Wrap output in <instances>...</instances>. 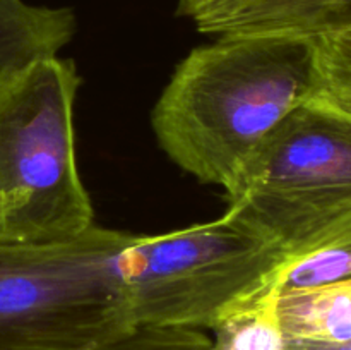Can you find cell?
I'll use <instances>...</instances> for the list:
<instances>
[{
    "label": "cell",
    "instance_id": "obj_1",
    "mask_svg": "<svg viewBox=\"0 0 351 350\" xmlns=\"http://www.w3.org/2000/svg\"><path fill=\"white\" fill-rule=\"evenodd\" d=\"M314 40L216 36L175 69L153 110L161 150L182 170L228 191L261 144L317 93Z\"/></svg>",
    "mask_w": 351,
    "mask_h": 350
},
{
    "label": "cell",
    "instance_id": "obj_2",
    "mask_svg": "<svg viewBox=\"0 0 351 350\" xmlns=\"http://www.w3.org/2000/svg\"><path fill=\"white\" fill-rule=\"evenodd\" d=\"M79 84L58 55L0 72V242H64L95 225L75 156Z\"/></svg>",
    "mask_w": 351,
    "mask_h": 350
},
{
    "label": "cell",
    "instance_id": "obj_3",
    "mask_svg": "<svg viewBox=\"0 0 351 350\" xmlns=\"http://www.w3.org/2000/svg\"><path fill=\"white\" fill-rule=\"evenodd\" d=\"M130 237L93 225L64 242H0V345L89 350L136 328L119 268Z\"/></svg>",
    "mask_w": 351,
    "mask_h": 350
},
{
    "label": "cell",
    "instance_id": "obj_4",
    "mask_svg": "<svg viewBox=\"0 0 351 350\" xmlns=\"http://www.w3.org/2000/svg\"><path fill=\"white\" fill-rule=\"evenodd\" d=\"M225 192L233 223L283 261L302 254L351 218V115L304 103Z\"/></svg>",
    "mask_w": 351,
    "mask_h": 350
},
{
    "label": "cell",
    "instance_id": "obj_5",
    "mask_svg": "<svg viewBox=\"0 0 351 350\" xmlns=\"http://www.w3.org/2000/svg\"><path fill=\"white\" fill-rule=\"evenodd\" d=\"M283 257L226 215L160 235H132L119 257L136 326L211 329L269 283Z\"/></svg>",
    "mask_w": 351,
    "mask_h": 350
},
{
    "label": "cell",
    "instance_id": "obj_6",
    "mask_svg": "<svg viewBox=\"0 0 351 350\" xmlns=\"http://www.w3.org/2000/svg\"><path fill=\"white\" fill-rule=\"evenodd\" d=\"M199 33L317 38L351 30V0H226L192 19Z\"/></svg>",
    "mask_w": 351,
    "mask_h": 350
},
{
    "label": "cell",
    "instance_id": "obj_7",
    "mask_svg": "<svg viewBox=\"0 0 351 350\" xmlns=\"http://www.w3.org/2000/svg\"><path fill=\"white\" fill-rule=\"evenodd\" d=\"M75 27V14L69 7L0 0V72L57 55Z\"/></svg>",
    "mask_w": 351,
    "mask_h": 350
},
{
    "label": "cell",
    "instance_id": "obj_8",
    "mask_svg": "<svg viewBox=\"0 0 351 350\" xmlns=\"http://www.w3.org/2000/svg\"><path fill=\"white\" fill-rule=\"evenodd\" d=\"M213 350H285L278 292L269 283L226 309L213 325Z\"/></svg>",
    "mask_w": 351,
    "mask_h": 350
},
{
    "label": "cell",
    "instance_id": "obj_9",
    "mask_svg": "<svg viewBox=\"0 0 351 350\" xmlns=\"http://www.w3.org/2000/svg\"><path fill=\"white\" fill-rule=\"evenodd\" d=\"M311 40L315 43L319 78L312 100L351 115V30Z\"/></svg>",
    "mask_w": 351,
    "mask_h": 350
},
{
    "label": "cell",
    "instance_id": "obj_10",
    "mask_svg": "<svg viewBox=\"0 0 351 350\" xmlns=\"http://www.w3.org/2000/svg\"><path fill=\"white\" fill-rule=\"evenodd\" d=\"M89 350H213V343L202 329L136 326Z\"/></svg>",
    "mask_w": 351,
    "mask_h": 350
},
{
    "label": "cell",
    "instance_id": "obj_11",
    "mask_svg": "<svg viewBox=\"0 0 351 350\" xmlns=\"http://www.w3.org/2000/svg\"><path fill=\"white\" fill-rule=\"evenodd\" d=\"M285 350H351V340L348 342H311V340L287 338Z\"/></svg>",
    "mask_w": 351,
    "mask_h": 350
},
{
    "label": "cell",
    "instance_id": "obj_12",
    "mask_svg": "<svg viewBox=\"0 0 351 350\" xmlns=\"http://www.w3.org/2000/svg\"><path fill=\"white\" fill-rule=\"evenodd\" d=\"M226 2V0H178L177 14L180 17H187V19H194L199 14L206 12L211 7L218 5V3Z\"/></svg>",
    "mask_w": 351,
    "mask_h": 350
},
{
    "label": "cell",
    "instance_id": "obj_13",
    "mask_svg": "<svg viewBox=\"0 0 351 350\" xmlns=\"http://www.w3.org/2000/svg\"><path fill=\"white\" fill-rule=\"evenodd\" d=\"M0 350H16V349H10V347H5V345H0Z\"/></svg>",
    "mask_w": 351,
    "mask_h": 350
}]
</instances>
